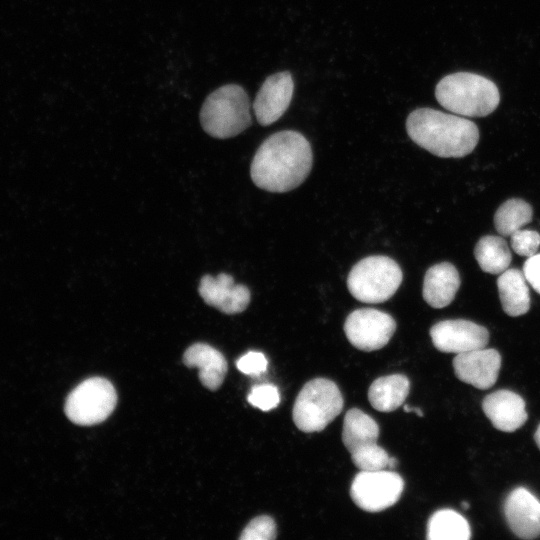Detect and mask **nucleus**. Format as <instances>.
Masks as SVG:
<instances>
[{"label": "nucleus", "mask_w": 540, "mask_h": 540, "mask_svg": "<svg viewBox=\"0 0 540 540\" xmlns=\"http://www.w3.org/2000/svg\"><path fill=\"white\" fill-rule=\"evenodd\" d=\"M534 440H535L538 448L540 449V424L538 425V427L536 429V432L534 434Z\"/></svg>", "instance_id": "obj_30"}, {"label": "nucleus", "mask_w": 540, "mask_h": 540, "mask_svg": "<svg viewBox=\"0 0 540 540\" xmlns=\"http://www.w3.org/2000/svg\"><path fill=\"white\" fill-rule=\"evenodd\" d=\"M410 390L409 379L403 374H392L377 378L368 390L372 407L381 412H391L399 408Z\"/></svg>", "instance_id": "obj_20"}, {"label": "nucleus", "mask_w": 540, "mask_h": 540, "mask_svg": "<svg viewBox=\"0 0 540 540\" xmlns=\"http://www.w3.org/2000/svg\"><path fill=\"white\" fill-rule=\"evenodd\" d=\"M462 506L464 509H468L470 507L469 503L467 502H462Z\"/></svg>", "instance_id": "obj_32"}, {"label": "nucleus", "mask_w": 540, "mask_h": 540, "mask_svg": "<svg viewBox=\"0 0 540 540\" xmlns=\"http://www.w3.org/2000/svg\"><path fill=\"white\" fill-rule=\"evenodd\" d=\"M204 131L214 138L234 137L251 125L250 101L239 85L228 84L213 91L200 111Z\"/></svg>", "instance_id": "obj_4"}, {"label": "nucleus", "mask_w": 540, "mask_h": 540, "mask_svg": "<svg viewBox=\"0 0 540 540\" xmlns=\"http://www.w3.org/2000/svg\"><path fill=\"white\" fill-rule=\"evenodd\" d=\"M338 386L326 378L307 382L299 392L292 417L297 428L305 433L322 431L343 409Z\"/></svg>", "instance_id": "obj_5"}, {"label": "nucleus", "mask_w": 540, "mask_h": 540, "mask_svg": "<svg viewBox=\"0 0 540 540\" xmlns=\"http://www.w3.org/2000/svg\"><path fill=\"white\" fill-rule=\"evenodd\" d=\"M237 368L244 374L259 376L267 370V359L261 352L250 351L238 359Z\"/></svg>", "instance_id": "obj_28"}, {"label": "nucleus", "mask_w": 540, "mask_h": 540, "mask_svg": "<svg viewBox=\"0 0 540 540\" xmlns=\"http://www.w3.org/2000/svg\"><path fill=\"white\" fill-rule=\"evenodd\" d=\"M474 256L482 271L498 275L508 269L512 259L507 242L494 235L479 239L474 248Z\"/></svg>", "instance_id": "obj_21"}, {"label": "nucleus", "mask_w": 540, "mask_h": 540, "mask_svg": "<svg viewBox=\"0 0 540 540\" xmlns=\"http://www.w3.org/2000/svg\"><path fill=\"white\" fill-rule=\"evenodd\" d=\"M247 399L254 407L263 411H269L278 406L280 395L276 386L272 384H261L251 389Z\"/></svg>", "instance_id": "obj_26"}, {"label": "nucleus", "mask_w": 540, "mask_h": 540, "mask_svg": "<svg viewBox=\"0 0 540 540\" xmlns=\"http://www.w3.org/2000/svg\"><path fill=\"white\" fill-rule=\"evenodd\" d=\"M504 514L517 537L533 539L540 536V501L526 488L518 487L508 494Z\"/></svg>", "instance_id": "obj_14"}, {"label": "nucleus", "mask_w": 540, "mask_h": 540, "mask_svg": "<svg viewBox=\"0 0 540 540\" xmlns=\"http://www.w3.org/2000/svg\"><path fill=\"white\" fill-rule=\"evenodd\" d=\"M482 409L492 425L503 432L516 431L528 417L522 397L505 389L487 395Z\"/></svg>", "instance_id": "obj_15"}, {"label": "nucleus", "mask_w": 540, "mask_h": 540, "mask_svg": "<svg viewBox=\"0 0 540 540\" xmlns=\"http://www.w3.org/2000/svg\"><path fill=\"white\" fill-rule=\"evenodd\" d=\"M406 130L414 143L442 158L464 157L479 140L474 122L432 108L412 111L406 120Z\"/></svg>", "instance_id": "obj_2"}, {"label": "nucleus", "mask_w": 540, "mask_h": 540, "mask_svg": "<svg viewBox=\"0 0 540 540\" xmlns=\"http://www.w3.org/2000/svg\"><path fill=\"white\" fill-rule=\"evenodd\" d=\"M313 162L310 143L299 132L279 131L257 149L251 162L254 184L268 192L283 193L297 188L309 175Z\"/></svg>", "instance_id": "obj_1"}, {"label": "nucleus", "mask_w": 540, "mask_h": 540, "mask_svg": "<svg viewBox=\"0 0 540 540\" xmlns=\"http://www.w3.org/2000/svg\"><path fill=\"white\" fill-rule=\"evenodd\" d=\"M432 343L445 353H464L484 348L488 344V330L464 319L443 320L430 329Z\"/></svg>", "instance_id": "obj_10"}, {"label": "nucleus", "mask_w": 540, "mask_h": 540, "mask_svg": "<svg viewBox=\"0 0 540 540\" xmlns=\"http://www.w3.org/2000/svg\"><path fill=\"white\" fill-rule=\"evenodd\" d=\"M404 481L392 471L361 470L353 479L350 496L367 512H380L393 506L402 495Z\"/></svg>", "instance_id": "obj_8"}, {"label": "nucleus", "mask_w": 540, "mask_h": 540, "mask_svg": "<svg viewBox=\"0 0 540 540\" xmlns=\"http://www.w3.org/2000/svg\"><path fill=\"white\" fill-rule=\"evenodd\" d=\"M379 426L358 408L350 409L344 417L342 441L350 454L377 444Z\"/></svg>", "instance_id": "obj_19"}, {"label": "nucleus", "mask_w": 540, "mask_h": 540, "mask_svg": "<svg viewBox=\"0 0 540 540\" xmlns=\"http://www.w3.org/2000/svg\"><path fill=\"white\" fill-rule=\"evenodd\" d=\"M511 247L520 256L531 257L540 246V234L534 230L519 229L510 235Z\"/></svg>", "instance_id": "obj_27"}, {"label": "nucleus", "mask_w": 540, "mask_h": 540, "mask_svg": "<svg viewBox=\"0 0 540 540\" xmlns=\"http://www.w3.org/2000/svg\"><path fill=\"white\" fill-rule=\"evenodd\" d=\"M524 273L510 268L499 274L497 287L504 312L512 317L521 316L530 308V293Z\"/></svg>", "instance_id": "obj_18"}, {"label": "nucleus", "mask_w": 540, "mask_h": 540, "mask_svg": "<svg viewBox=\"0 0 540 540\" xmlns=\"http://www.w3.org/2000/svg\"><path fill=\"white\" fill-rule=\"evenodd\" d=\"M116 403L117 395L111 382L93 377L71 391L66 399L65 414L77 425H95L110 416Z\"/></svg>", "instance_id": "obj_7"}, {"label": "nucleus", "mask_w": 540, "mask_h": 540, "mask_svg": "<svg viewBox=\"0 0 540 540\" xmlns=\"http://www.w3.org/2000/svg\"><path fill=\"white\" fill-rule=\"evenodd\" d=\"M460 287L457 269L449 262L431 266L423 281V298L433 308H444L454 299Z\"/></svg>", "instance_id": "obj_16"}, {"label": "nucleus", "mask_w": 540, "mask_h": 540, "mask_svg": "<svg viewBox=\"0 0 540 540\" xmlns=\"http://www.w3.org/2000/svg\"><path fill=\"white\" fill-rule=\"evenodd\" d=\"M275 538V522L266 515L252 519L240 535L241 540H272Z\"/></svg>", "instance_id": "obj_25"}, {"label": "nucleus", "mask_w": 540, "mask_h": 540, "mask_svg": "<svg viewBox=\"0 0 540 540\" xmlns=\"http://www.w3.org/2000/svg\"><path fill=\"white\" fill-rule=\"evenodd\" d=\"M471 536L468 521L452 509H440L432 514L427 524L429 540H467Z\"/></svg>", "instance_id": "obj_22"}, {"label": "nucleus", "mask_w": 540, "mask_h": 540, "mask_svg": "<svg viewBox=\"0 0 540 540\" xmlns=\"http://www.w3.org/2000/svg\"><path fill=\"white\" fill-rule=\"evenodd\" d=\"M435 97L448 111L468 117H484L500 102L494 82L470 72H457L443 77L435 88Z\"/></svg>", "instance_id": "obj_3"}, {"label": "nucleus", "mask_w": 540, "mask_h": 540, "mask_svg": "<svg viewBox=\"0 0 540 540\" xmlns=\"http://www.w3.org/2000/svg\"><path fill=\"white\" fill-rule=\"evenodd\" d=\"M453 368L460 381L478 389H488L498 378L501 356L495 349L479 348L457 354Z\"/></svg>", "instance_id": "obj_12"}, {"label": "nucleus", "mask_w": 540, "mask_h": 540, "mask_svg": "<svg viewBox=\"0 0 540 540\" xmlns=\"http://www.w3.org/2000/svg\"><path fill=\"white\" fill-rule=\"evenodd\" d=\"M402 277V271L393 259L382 255L369 256L353 266L347 287L357 300L377 304L395 294Z\"/></svg>", "instance_id": "obj_6"}, {"label": "nucleus", "mask_w": 540, "mask_h": 540, "mask_svg": "<svg viewBox=\"0 0 540 540\" xmlns=\"http://www.w3.org/2000/svg\"><path fill=\"white\" fill-rule=\"evenodd\" d=\"M396 330V322L386 312L362 308L350 313L344 323V332L348 341L363 351H375L383 348Z\"/></svg>", "instance_id": "obj_9"}, {"label": "nucleus", "mask_w": 540, "mask_h": 540, "mask_svg": "<svg viewBox=\"0 0 540 540\" xmlns=\"http://www.w3.org/2000/svg\"><path fill=\"white\" fill-rule=\"evenodd\" d=\"M351 459L361 470H381L388 466L389 455L382 447L375 444L352 453Z\"/></svg>", "instance_id": "obj_24"}, {"label": "nucleus", "mask_w": 540, "mask_h": 540, "mask_svg": "<svg viewBox=\"0 0 540 540\" xmlns=\"http://www.w3.org/2000/svg\"><path fill=\"white\" fill-rule=\"evenodd\" d=\"M294 91L292 75L278 72L266 78L253 103L257 121L267 126L277 121L289 107Z\"/></svg>", "instance_id": "obj_11"}, {"label": "nucleus", "mask_w": 540, "mask_h": 540, "mask_svg": "<svg viewBox=\"0 0 540 540\" xmlns=\"http://www.w3.org/2000/svg\"><path fill=\"white\" fill-rule=\"evenodd\" d=\"M187 367L199 369V379L209 390L221 386L227 372V362L222 353L205 343L191 345L183 355Z\"/></svg>", "instance_id": "obj_17"}, {"label": "nucleus", "mask_w": 540, "mask_h": 540, "mask_svg": "<svg viewBox=\"0 0 540 540\" xmlns=\"http://www.w3.org/2000/svg\"><path fill=\"white\" fill-rule=\"evenodd\" d=\"M396 465H397V459L393 457H389L388 467L393 468Z\"/></svg>", "instance_id": "obj_31"}, {"label": "nucleus", "mask_w": 540, "mask_h": 540, "mask_svg": "<svg viewBox=\"0 0 540 540\" xmlns=\"http://www.w3.org/2000/svg\"><path fill=\"white\" fill-rule=\"evenodd\" d=\"M199 294L204 302L225 314L243 312L250 302V291L245 285L235 284L232 276L221 273L216 278H201Z\"/></svg>", "instance_id": "obj_13"}, {"label": "nucleus", "mask_w": 540, "mask_h": 540, "mask_svg": "<svg viewBox=\"0 0 540 540\" xmlns=\"http://www.w3.org/2000/svg\"><path fill=\"white\" fill-rule=\"evenodd\" d=\"M532 207L524 200L512 198L505 201L494 215V225L501 236H510L531 222Z\"/></svg>", "instance_id": "obj_23"}, {"label": "nucleus", "mask_w": 540, "mask_h": 540, "mask_svg": "<svg viewBox=\"0 0 540 540\" xmlns=\"http://www.w3.org/2000/svg\"><path fill=\"white\" fill-rule=\"evenodd\" d=\"M523 273L527 282L540 294V253L528 257L523 265Z\"/></svg>", "instance_id": "obj_29"}]
</instances>
